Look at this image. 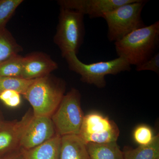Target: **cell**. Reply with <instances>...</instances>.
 <instances>
[{
  "mask_svg": "<svg viewBox=\"0 0 159 159\" xmlns=\"http://www.w3.org/2000/svg\"><path fill=\"white\" fill-rule=\"evenodd\" d=\"M159 44V21L136 29L115 42L118 57L136 66L152 57Z\"/></svg>",
  "mask_w": 159,
  "mask_h": 159,
  "instance_id": "1",
  "label": "cell"
},
{
  "mask_svg": "<svg viewBox=\"0 0 159 159\" xmlns=\"http://www.w3.org/2000/svg\"><path fill=\"white\" fill-rule=\"evenodd\" d=\"M66 84L51 76L35 80L23 95L32 107L35 117H51L64 96Z\"/></svg>",
  "mask_w": 159,
  "mask_h": 159,
  "instance_id": "2",
  "label": "cell"
},
{
  "mask_svg": "<svg viewBox=\"0 0 159 159\" xmlns=\"http://www.w3.org/2000/svg\"><path fill=\"white\" fill-rule=\"evenodd\" d=\"M144 0H133L104 14L107 25V37L110 42L121 39L135 30L145 26L142 12L147 3Z\"/></svg>",
  "mask_w": 159,
  "mask_h": 159,
  "instance_id": "3",
  "label": "cell"
},
{
  "mask_svg": "<svg viewBox=\"0 0 159 159\" xmlns=\"http://www.w3.org/2000/svg\"><path fill=\"white\" fill-rule=\"evenodd\" d=\"M69 69L80 75L81 81L99 88L106 85L105 77L107 75H116L125 71H129L131 65L125 59L118 57L107 61H99L86 64L80 61L77 54L71 52L66 55Z\"/></svg>",
  "mask_w": 159,
  "mask_h": 159,
  "instance_id": "4",
  "label": "cell"
},
{
  "mask_svg": "<svg viewBox=\"0 0 159 159\" xmlns=\"http://www.w3.org/2000/svg\"><path fill=\"white\" fill-rule=\"evenodd\" d=\"M84 16L75 10L60 8L54 41L63 57L71 52L78 53L85 35Z\"/></svg>",
  "mask_w": 159,
  "mask_h": 159,
  "instance_id": "5",
  "label": "cell"
},
{
  "mask_svg": "<svg viewBox=\"0 0 159 159\" xmlns=\"http://www.w3.org/2000/svg\"><path fill=\"white\" fill-rule=\"evenodd\" d=\"M81 95L73 88L63 97L58 107L51 117L56 134L62 137L78 135L84 116L80 103Z\"/></svg>",
  "mask_w": 159,
  "mask_h": 159,
  "instance_id": "6",
  "label": "cell"
},
{
  "mask_svg": "<svg viewBox=\"0 0 159 159\" xmlns=\"http://www.w3.org/2000/svg\"><path fill=\"white\" fill-rule=\"evenodd\" d=\"M119 133V127L113 121L93 112L84 116L78 136L85 144H103L117 142Z\"/></svg>",
  "mask_w": 159,
  "mask_h": 159,
  "instance_id": "7",
  "label": "cell"
},
{
  "mask_svg": "<svg viewBox=\"0 0 159 159\" xmlns=\"http://www.w3.org/2000/svg\"><path fill=\"white\" fill-rule=\"evenodd\" d=\"M33 116L30 109L20 120L8 121L0 129V158L20 149L23 134Z\"/></svg>",
  "mask_w": 159,
  "mask_h": 159,
  "instance_id": "8",
  "label": "cell"
},
{
  "mask_svg": "<svg viewBox=\"0 0 159 159\" xmlns=\"http://www.w3.org/2000/svg\"><path fill=\"white\" fill-rule=\"evenodd\" d=\"M57 134L51 117L33 116L25 130L20 149H29L41 145Z\"/></svg>",
  "mask_w": 159,
  "mask_h": 159,
  "instance_id": "9",
  "label": "cell"
},
{
  "mask_svg": "<svg viewBox=\"0 0 159 159\" xmlns=\"http://www.w3.org/2000/svg\"><path fill=\"white\" fill-rule=\"evenodd\" d=\"M133 0H60V8L88 15L91 19L103 17L104 14Z\"/></svg>",
  "mask_w": 159,
  "mask_h": 159,
  "instance_id": "10",
  "label": "cell"
},
{
  "mask_svg": "<svg viewBox=\"0 0 159 159\" xmlns=\"http://www.w3.org/2000/svg\"><path fill=\"white\" fill-rule=\"evenodd\" d=\"M57 68V63L48 54L42 52H34L23 57L22 78L39 79L49 76Z\"/></svg>",
  "mask_w": 159,
  "mask_h": 159,
  "instance_id": "11",
  "label": "cell"
},
{
  "mask_svg": "<svg viewBox=\"0 0 159 159\" xmlns=\"http://www.w3.org/2000/svg\"><path fill=\"white\" fill-rule=\"evenodd\" d=\"M61 146V136L57 134L41 145L20 150L24 159H59Z\"/></svg>",
  "mask_w": 159,
  "mask_h": 159,
  "instance_id": "12",
  "label": "cell"
},
{
  "mask_svg": "<svg viewBox=\"0 0 159 159\" xmlns=\"http://www.w3.org/2000/svg\"><path fill=\"white\" fill-rule=\"evenodd\" d=\"M59 159H89L86 144L78 135L61 137Z\"/></svg>",
  "mask_w": 159,
  "mask_h": 159,
  "instance_id": "13",
  "label": "cell"
},
{
  "mask_svg": "<svg viewBox=\"0 0 159 159\" xmlns=\"http://www.w3.org/2000/svg\"><path fill=\"white\" fill-rule=\"evenodd\" d=\"M89 159H124L123 152L117 142L86 144Z\"/></svg>",
  "mask_w": 159,
  "mask_h": 159,
  "instance_id": "14",
  "label": "cell"
},
{
  "mask_svg": "<svg viewBox=\"0 0 159 159\" xmlns=\"http://www.w3.org/2000/svg\"><path fill=\"white\" fill-rule=\"evenodd\" d=\"M124 159H156L159 157V136H154L153 141L146 145L137 148L124 147L122 151Z\"/></svg>",
  "mask_w": 159,
  "mask_h": 159,
  "instance_id": "15",
  "label": "cell"
},
{
  "mask_svg": "<svg viewBox=\"0 0 159 159\" xmlns=\"http://www.w3.org/2000/svg\"><path fill=\"white\" fill-rule=\"evenodd\" d=\"M11 33L6 28L0 29V63L22 51Z\"/></svg>",
  "mask_w": 159,
  "mask_h": 159,
  "instance_id": "16",
  "label": "cell"
},
{
  "mask_svg": "<svg viewBox=\"0 0 159 159\" xmlns=\"http://www.w3.org/2000/svg\"><path fill=\"white\" fill-rule=\"evenodd\" d=\"M35 80H28L22 77H0V93L9 90L24 95Z\"/></svg>",
  "mask_w": 159,
  "mask_h": 159,
  "instance_id": "17",
  "label": "cell"
},
{
  "mask_svg": "<svg viewBox=\"0 0 159 159\" xmlns=\"http://www.w3.org/2000/svg\"><path fill=\"white\" fill-rule=\"evenodd\" d=\"M23 57L16 54L0 63V77H22Z\"/></svg>",
  "mask_w": 159,
  "mask_h": 159,
  "instance_id": "18",
  "label": "cell"
},
{
  "mask_svg": "<svg viewBox=\"0 0 159 159\" xmlns=\"http://www.w3.org/2000/svg\"><path fill=\"white\" fill-rule=\"evenodd\" d=\"M23 0H0V29L6 28L9 20Z\"/></svg>",
  "mask_w": 159,
  "mask_h": 159,
  "instance_id": "19",
  "label": "cell"
},
{
  "mask_svg": "<svg viewBox=\"0 0 159 159\" xmlns=\"http://www.w3.org/2000/svg\"><path fill=\"white\" fill-rule=\"evenodd\" d=\"M134 139L139 145H146L153 141V132L151 129L147 125H139L134 132Z\"/></svg>",
  "mask_w": 159,
  "mask_h": 159,
  "instance_id": "20",
  "label": "cell"
},
{
  "mask_svg": "<svg viewBox=\"0 0 159 159\" xmlns=\"http://www.w3.org/2000/svg\"><path fill=\"white\" fill-rule=\"evenodd\" d=\"M20 95L16 91L7 90L0 93V100L6 106L15 108L21 102Z\"/></svg>",
  "mask_w": 159,
  "mask_h": 159,
  "instance_id": "21",
  "label": "cell"
},
{
  "mask_svg": "<svg viewBox=\"0 0 159 159\" xmlns=\"http://www.w3.org/2000/svg\"><path fill=\"white\" fill-rule=\"evenodd\" d=\"M136 70L137 71H151L159 73V53L157 52L151 58L141 64L136 66Z\"/></svg>",
  "mask_w": 159,
  "mask_h": 159,
  "instance_id": "22",
  "label": "cell"
},
{
  "mask_svg": "<svg viewBox=\"0 0 159 159\" xmlns=\"http://www.w3.org/2000/svg\"><path fill=\"white\" fill-rule=\"evenodd\" d=\"M0 159H24L21 153L20 149L13 152L5 156L2 157Z\"/></svg>",
  "mask_w": 159,
  "mask_h": 159,
  "instance_id": "23",
  "label": "cell"
},
{
  "mask_svg": "<svg viewBox=\"0 0 159 159\" xmlns=\"http://www.w3.org/2000/svg\"><path fill=\"white\" fill-rule=\"evenodd\" d=\"M8 121H5L0 112V129L3 128L7 124Z\"/></svg>",
  "mask_w": 159,
  "mask_h": 159,
  "instance_id": "24",
  "label": "cell"
},
{
  "mask_svg": "<svg viewBox=\"0 0 159 159\" xmlns=\"http://www.w3.org/2000/svg\"><path fill=\"white\" fill-rule=\"evenodd\" d=\"M156 159H159V157L157 158Z\"/></svg>",
  "mask_w": 159,
  "mask_h": 159,
  "instance_id": "25",
  "label": "cell"
}]
</instances>
